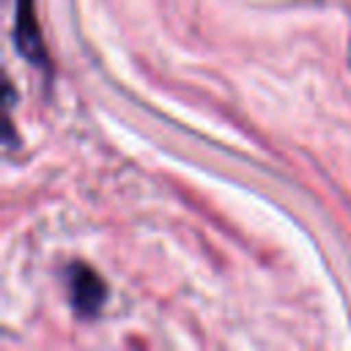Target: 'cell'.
<instances>
[{
	"instance_id": "obj_1",
	"label": "cell",
	"mask_w": 351,
	"mask_h": 351,
	"mask_svg": "<svg viewBox=\"0 0 351 351\" xmlns=\"http://www.w3.org/2000/svg\"><path fill=\"white\" fill-rule=\"evenodd\" d=\"M69 296H71L74 313L88 318V315H96L101 304L107 302V285L90 266L71 263L69 266Z\"/></svg>"
},
{
	"instance_id": "obj_2",
	"label": "cell",
	"mask_w": 351,
	"mask_h": 351,
	"mask_svg": "<svg viewBox=\"0 0 351 351\" xmlns=\"http://www.w3.org/2000/svg\"><path fill=\"white\" fill-rule=\"evenodd\" d=\"M14 38H16V49L19 55H25L33 66L47 69L49 58L44 49V38L36 22V5L33 0H16V14H14Z\"/></svg>"
}]
</instances>
